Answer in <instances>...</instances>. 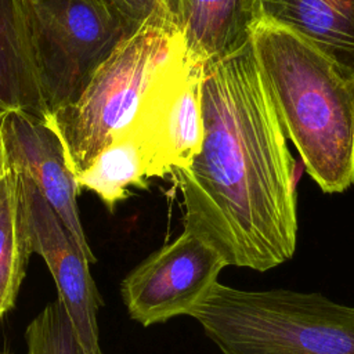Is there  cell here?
<instances>
[{
    "label": "cell",
    "instance_id": "6da1fadb",
    "mask_svg": "<svg viewBox=\"0 0 354 354\" xmlns=\"http://www.w3.org/2000/svg\"><path fill=\"white\" fill-rule=\"evenodd\" d=\"M201 109V148L174 173L184 230L228 266L263 272L289 261L297 246L292 158L250 41L203 65Z\"/></svg>",
    "mask_w": 354,
    "mask_h": 354
},
{
    "label": "cell",
    "instance_id": "7a4b0ae2",
    "mask_svg": "<svg viewBox=\"0 0 354 354\" xmlns=\"http://www.w3.org/2000/svg\"><path fill=\"white\" fill-rule=\"evenodd\" d=\"M250 43L283 133L324 192L354 183V75L306 39L256 22Z\"/></svg>",
    "mask_w": 354,
    "mask_h": 354
},
{
    "label": "cell",
    "instance_id": "3957f363",
    "mask_svg": "<svg viewBox=\"0 0 354 354\" xmlns=\"http://www.w3.org/2000/svg\"><path fill=\"white\" fill-rule=\"evenodd\" d=\"M189 317L223 354H354V307L318 292L216 282Z\"/></svg>",
    "mask_w": 354,
    "mask_h": 354
},
{
    "label": "cell",
    "instance_id": "277c9868",
    "mask_svg": "<svg viewBox=\"0 0 354 354\" xmlns=\"http://www.w3.org/2000/svg\"><path fill=\"white\" fill-rule=\"evenodd\" d=\"M180 39L171 19L144 22L98 66L80 95L50 116L75 176L130 126L152 76Z\"/></svg>",
    "mask_w": 354,
    "mask_h": 354
},
{
    "label": "cell",
    "instance_id": "5b68a950",
    "mask_svg": "<svg viewBox=\"0 0 354 354\" xmlns=\"http://www.w3.org/2000/svg\"><path fill=\"white\" fill-rule=\"evenodd\" d=\"M47 115L73 102L98 66L141 25L105 0H24Z\"/></svg>",
    "mask_w": 354,
    "mask_h": 354
},
{
    "label": "cell",
    "instance_id": "8992f818",
    "mask_svg": "<svg viewBox=\"0 0 354 354\" xmlns=\"http://www.w3.org/2000/svg\"><path fill=\"white\" fill-rule=\"evenodd\" d=\"M203 65L191 59L181 39L152 76L129 130L140 142L148 177L185 169L202 142Z\"/></svg>",
    "mask_w": 354,
    "mask_h": 354
},
{
    "label": "cell",
    "instance_id": "52a82bcc",
    "mask_svg": "<svg viewBox=\"0 0 354 354\" xmlns=\"http://www.w3.org/2000/svg\"><path fill=\"white\" fill-rule=\"evenodd\" d=\"M227 266L216 248L192 231L183 230L122 281L120 293L129 317L151 326L189 315Z\"/></svg>",
    "mask_w": 354,
    "mask_h": 354
},
{
    "label": "cell",
    "instance_id": "ba28073f",
    "mask_svg": "<svg viewBox=\"0 0 354 354\" xmlns=\"http://www.w3.org/2000/svg\"><path fill=\"white\" fill-rule=\"evenodd\" d=\"M17 177L30 252L47 264L58 292L57 299L65 307L83 353L98 354L101 347L97 314L101 297L90 272V263L32 181L18 173Z\"/></svg>",
    "mask_w": 354,
    "mask_h": 354
},
{
    "label": "cell",
    "instance_id": "9c48e42d",
    "mask_svg": "<svg viewBox=\"0 0 354 354\" xmlns=\"http://www.w3.org/2000/svg\"><path fill=\"white\" fill-rule=\"evenodd\" d=\"M0 134L8 166L32 181L88 263H95L79 216L80 189L50 116L40 118L21 111L4 112Z\"/></svg>",
    "mask_w": 354,
    "mask_h": 354
},
{
    "label": "cell",
    "instance_id": "30bf717a",
    "mask_svg": "<svg viewBox=\"0 0 354 354\" xmlns=\"http://www.w3.org/2000/svg\"><path fill=\"white\" fill-rule=\"evenodd\" d=\"M254 24L306 39L354 75V0H250Z\"/></svg>",
    "mask_w": 354,
    "mask_h": 354
},
{
    "label": "cell",
    "instance_id": "8fae6325",
    "mask_svg": "<svg viewBox=\"0 0 354 354\" xmlns=\"http://www.w3.org/2000/svg\"><path fill=\"white\" fill-rule=\"evenodd\" d=\"M253 25L250 0H180L178 30L184 51L202 65L246 46Z\"/></svg>",
    "mask_w": 354,
    "mask_h": 354
},
{
    "label": "cell",
    "instance_id": "7c38bea8",
    "mask_svg": "<svg viewBox=\"0 0 354 354\" xmlns=\"http://www.w3.org/2000/svg\"><path fill=\"white\" fill-rule=\"evenodd\" d=\"M47 118L24 0H0V112Z\"/></svg>",
    "mask_w": 354,
    "mask_h": 354
},
{
    "label": "cell",
    "instance_id": "4fadbf2b",
    "mask_svg": "<svg viewBox=\"0 0 354 354\" xmlns=\"http://www.w3.org/2000/svg\"><path fill=\"white\" fill-rule=\"evenodd\" d=\"M75 178L80 191L94 192L108 210L113 212L115 206L130 195V188H145L149 177L140 142L129 130H124Z\"/></svg>",
    "mask_w": 354,
    "mask_h": 354
},
{
    "label": "cell",
    "instance_id": "5bb4252c",
    "mask_svg": "<svg viewBox=\"0 0 354 354\" xmlns=\"http://www.w3.org/2000/svg\"><path fill=\"white\" fill-rule=\"evenodd\" d=\"M30 254L18 177L8 166L0 184V321L15 304Z\"/></svg>",
    "mask_w": 354,
    "mask_h": 354
},
{
    "label": "cell",
    "instance_id": "9a60e30c",
    "mask_svg": "<svg viewBox=\"0 0 354 354\" xmlns=\"http://www.w3.org/2000/svg\"><path fill=\"white\" fill-rule=\"evenodd\" d=\"M26 354H84L59 299L47 304L26 326Z\"/></svg>",
    "mask_w": 354,
    "mask_h": 354
},
{
    "label": "cell",
    "instance_id": "2e32d148",
    "mask_svg": "<svg viewBox=\"0 0 354 354\" xmlns=\"http://www.w3.org/2000/svg\"><path fill=\"white\" fill-rule=\"evenodd\" d=\"M133 22L141 25L153 18L177 22L180 0H105Z\"/></svg>",
    "mask_w": 354,
    "mask_h": 354
},
{
    "label": "cell",
    "instance_id": "e0dca14e",
    "mask_svg": "<svg viewBox=\"0 0 354 354\" xmlns=\"http://www.w3.org/2000/svg\"><path fill=\"white\" fill-rule=\"evenodd\" d=\"M7 171H8V160H7L4 144H3V140H1V134H0V184H1Z\"/></svg>",
    "mask_w": 354,
    "mask_h": 354
},
{
    "label": "cell",
    "instance_id": "ac0fdd59",
    "mask_svg": "<svg viewBox=\"0 0 354 354\" xmlns=\"http://www.w3.org/2000/svg\"><path fill=\"white\" fill-rule=\"evenodd\" d=\"M0 354H10V353H6V351H0Z\"/></svg>",
    "mask_w": 354,
    "mask_h": 354
},
{
    "label": "cell",
    "instance_id": "d6986e66",
    "mask_svg": "<svg viewBox=\"0 0 354 354\" xmlns=\"http://www.w3.org/2000/svg\"><path fill=\"white\" fill-rule=\"evenodd\" d=\"M1 115H3V113H1V112H0V119H1Z\"/></svg>",
    "mask_w": 354,
    "mask_h": 354
},
{
    "label": "cell",
    "instance_id": "ffe728a7",
    "mask_svg": "<svg viewBox=\"0 0 354 354\" xmlns=\"http://www.w3.org/2000/svg\"><path fill=\"white\" fill-rule=\"evenodd\" d=\"M98 354H102V351H101V353H98Z\"/></svg>",
    "mask_w": 354,
    "mask_h": 354
}]
</instances>
